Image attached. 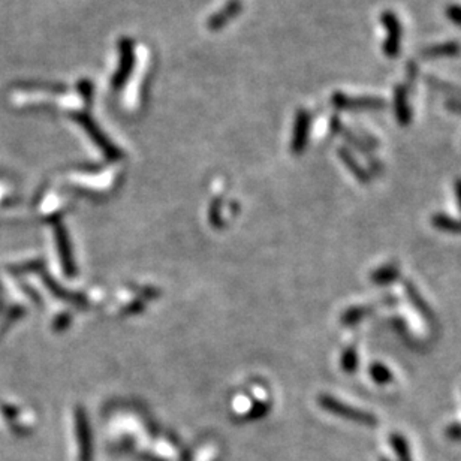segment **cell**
I'll use <instances>...</instances> for the list:
<instances>
[{"instance_id":"6da1fadb","label":"cell","mask_w":461,"mask_h":461,"mask_svg":"<svg viewBox=\"0 0 461 461\" xmlns=\"http://www.w3.org/2000/svg\"><path fill=\"white\" fill-rule=\"evenodd\" d=\"M318 403L324 410L329 412L331 415L343 418V420H346V421H352L358 425L373 428V427H378V424H379L378 418L373 413L363 410V409L354 408L351 405H346V403L340 401L339 398L329 396V394H321L318 397Z\"/></svg>"},{"instance_id":"7a4b0ae2","label":"cell","mask_w":461,"mask_h":461,"mask_svg":"<svg viewBox=\"0 0 461 461\" xmlns=\"http://www.w3.org/2000/svg\"><path fill=\"white\" fill-rule=\"evenodd\" d=\"M331 104L339 111H381L388 107L386 100L379 96H349L341 92L333 95Z\"/></svg>"},{"instance_id":"3957f363","label":"cell","mask_w":461,"mask_h":461,"mask_svg":"<svg viewBox=\"0 0 461 461\" xmlns=\"http://www.w3.org/2000/svg\"><path fill=\"white\" fill-rule=\"evenodd\" d=\"M381 23L386 32L382 51L388 59H397L401 50V36H403V27L398 20V16L394 11H383L381 14Z\"/></svg>"},{"instance_id":"277c9868","label":"cell","mask_w":461,"mask_h":461,"mask_svg":"<svg viewBox=\"0 0 461 461\" xmlns=\"http://www.w3.org/2000/svg\"><path fill=\"white\" fill-rule=\"evenodd\" d=\"M398 304V298L388 294L382 298H379L376 302H370V304H364V306H352L349 309H346L341 313V318L340 322L344 327H354L358 325L359 322H363L364 319H367L369 316H371L374 312H378L379 309H391L396 307Z\"/></svg>"},{"instance_id":"5b68a950","label":"cell","mask_w":461,"mask_h":461,"mask_svg":"<svg viewBox=\"0 0 461 461\" xmlns=\"http://www.w3.org/2000/svg\"><path fill=\"white\" fill-rule=\"evenodd\" d=\"M75 431L78 440V457L80 461H93V439L92 430L88 421V415L81 409L77 410L75 415Z\"/></svg>"},{"instance_id":"8992f818","label":"cell","mask_w":461,"mask_h":461,"mask_svg":"<svg viewBox=\"0 0 461 461\" xmlns=\"http://www.w3.org/2000/svg\"><path fill=\"white\" fill-rule=\"evenodd\" d=\"M403 291H405V295H406L408 301L412 304V307L418 312V314H420L427 324H435L436 322V314H435L433 309L430 307V304L425 301V298L421 295V292L418 291V287L415 286V283H412L410 280H403Z\"/></svg>"},{"instance_id":"52a82bcc","label":"cell","mask_w":461,"mask_h":461,"mask_svg":"<svg viewBox=\"0 0 461 461\" xmlns=\"http://www.w3.org/2000/svg\"><path fill=\"white\" fill-rule=\"evenodd\" d=\"M120 53H122V62H120V68L119 70L115 72V75L112 78V88L114 89H119L122 85L126 83V80L131 75V70L134 66V60H135V55H134V44L131 39H122L120 41Z\"/></svg>"},{"instance_id":"ba28073f","label":"cell","mask_w":461,"mask_h":461,"mask_svg":"<svg viewBox=\"0 0 461 461\" xmlns=\"http://www.w3.org/2000/svg\"><path fill=\"white\" fill-rule=\"evenodd\" d=\"M310 112L307 110H300L295 119V126H294V138L291 149L295 154H300L304 152L307 146V139H309V131H310Z\"/></svg>"},{"instance_id":"9c48e42d","label":"cell","mask_w":461,"mask_h":461,"mask_svg":"<svg viewBox=\"0 0 461 461\" xmlns=\"http://www.w3.org/2000/svg\"><path fill=\"white\" fill-rule=\"evenodd\" d=\"M393 102H394V114L398 124L403 127L409 126L412 122V108L409 104V90L406 89L405 84L396 85Z\"/></svg>"},{"instance_id":"30bf717a","label":"cell","mask_w":461,"mask_h":461,"mask_svg":"<svg viewBox=\"0 0 461 461\" xmlns=\"http://www.w3.org/2000/svg\"><path fill=\"white\" fill-rule=\"evenodd\" d=\"M339 157L343 165L349 169L351 174L363 184H369L371 181V172L359 164V161L352 154V152L346 147L339 149Z\"/></svg>"},{"instance_id":"8fae6325","label":"cell","mask_w":461,"mask_h":461,"mask_svg":"<svg viewBox=\"0 0 461 461\" xmlns=\"http://www.w3.org/2000/svg\"><path fill=\"white\" fill-rule=\"evenodd\" d=\"M461 54V44L457 41H446L421 50L420 55L423 59H448Z\"/></svg>"},{"instance_id":"7c38bea8","label":"cell","mask_w":461,"mask_h":461,"mask_svg":"<svg viewBox=\"0 0 461 461\" xmlns=\"http://www.w3.org/2000/svg\"><path fill=\"white\" fill-rule=\"evenodd\" d=\"M369 279L373 285H376V286H390L401 279L400 265L396 263L383 264L379 268L371 271Z\"/></svg>"},{"instance_id":"4fadbf2b","label":"cell","mask_w":461,"mask_h":461,"mask_svg":"<svg viewBox=\"0 0 461 461\" xmlns=\"http://www.w3.org/2000/svg\"><path fill=\"white\" fill-rule=\"evenodd\" d=\"M74 119L85 129L90 134V137L99 144L102 150L108 154V156H119V152L114 150V147L111 146V142H108L105 138H102L104 135L100 134V131L97 129V126L92 122V119L89 117L88 114H74Z\"/></svg>"},{"instance_id":"5bb4252c","label":"cell","mask_w":461,"mask_h":461,"mask_svg":"<svg viewBox=\"0 0 461 461\" xmlns=\"http://www.w3.org/2000/svg\"><path fill=\"white\" fill-rule=\"evenodd\" d=\"M241 9H243V5L240 0H231V2L226 4V6L222 11L214 14V16L208 20V23H207L208 28L210 31H221V28L233 20Z\"/></svg>"},{"instance_id":"9a60e30c","label":"cell","mask_w":461,"mask_h":461,"mask_svg":"<svg viewBox=\"0 0 461 461\" xmlns=\"http://www.w3.org/2000/svg\"><path fill=\"white\" fill-rule=\"evenodd\" d=\"M430 221H431V225H433L439 231H443V233L461 235V219L452 218V216L445 214V213H436L431 216Z\"/></svg>"},{"instance_id":"2e32d148","label":"cell","mask_w":461,"mask_h":461,"mask_svg":"<svg viewBox=\"0 0 461 461\" xmlns=\"http://www.w3.org/2000/svg\"><path fill=\"white\" fill-rule=\"evenodd\" d=\"M369 374L371 381L378 385H390L394 382V373L379 361H374L369 366Z\"/></svg>"},{"instance_id":"e0dca14e","label":"cell","mask_w":461,"mask_h":461,"mask_svg":"<svg viewBox=\"0 0 461 461\" xmlns=\"http://www.w3.org/2000/svg\"><path fill=\"white\" fill-rule=\"evenodd\" d=\"M390 445L393 451L397 455L398 461H413L412 460V452H410V446L406 438L401 433H391L390 435Z\"/></svg>"},{"instance_id":"ac0fdd59","label":"cell","mask_w":461,"mask_h":461,"mask_svg":"<svg viewBox=\"0 0 461 461\" xmlns=\"http://www.w3.org/2000/svg\"><path fill=\"white\" fill-rule=\"evenodd\" d=\"M425 83L433 90L445 93V95H450V96H452V99H460L461 97V89L457 88V85L451 84V83H446V81L439 80V78H436L433 75H427Z\"/></svg>"},{"instance_id":"d6986e66","label":"cell","mask_w":461,"mask_h":461,"mask_svg":"<svg viewBox=\"0 0 461 461\" xmlns=\"http://www.w3.org/2000/svg\"><path fill=\"white\" fill-rule=\"evenodd\" d=\"M340 364L343 371L346 373H355L358 366H359V356H358V351L355 348V344L351 346H346L341 358H340Z\"/></svg>"},{"instance_id":"ffe728a7","label":"cell","mask_w":461,"mask_h":461,"mask_svg":"<svg viewBox=\"0 0 461 461\" xmlns=\"http://www.w3.org/2000/svg\"><path fill=\"white\" fill-rule=\"evenodd\" d=\"M418 74H420V70H418V65L413 60H409L406 63V84H405L406 89L409 90V93L413 92Z\"/></svg>"},{"instance_id":"44dd1931","label":"cell","mask_w":461,"mask_h":461,"mask_svg":"<svg viewBox=\"0 0 461 461\" xmlns=\"http://www.w3.org/2000/svg\"><path fill=\"white\" fill-rule=\"evenodd\" d=\"M445 14L450 21H452L455 26L461 27V5L451 4L450 6H446Z\"/></svg>"},{"instance_id":"7402d4cb","label":"cell","mask_w":461,"mask_h":461,"mask_svg":"<svg viewBox=\"0 0 461 461\" xmlns=\"http://www.w3.org/2000/svg\"><path fill=\"white\" fill-rule=\"evenodd\" d=\"M445 436L452 442H461V423H451L445 428Z\"/></svg>"},{"instance_id":"603a6c76","label":"cell","mask_w":461,"mask_h":461,"mask_svg":"<svg viewBox=\"0 0 461 461\" xmlns=\"http://www.w3.org/2000/svg\"><path fill=\"white\" fill-rule=\"evenodd\" d=\"M445 107L448 108L450 112L452 114H457V115H461V99H450V100H446V104Z\"/></svg>"},{"instance_id":"cb8c5ba5","label":"cell","mask_w":461,"mask_h":461,"mask_svg":"<svg viewBox=\"0 0 461 461\" xmlns=\"http://www.w3.org/2000/svg\"><path fill=\"white\" fill-rule=\"evenodd\" d=\"M454 194H455V199L458 204V210L461 213V177L455 179V181H454Z\"/></svg>"},{"instance_id":"d4e9b609","label":"cell","mask_w":461,"mask_h":461,"mask_svg":"<svg viewBox=\"0 0 461 461\" xmlns=\"http://www.w3.org/2000/svg\"><path fill=\"white\" fill-rule=\"evenodd\" d=\"M379 461H391V460H390V458H385V457H381Z\"/></svg>"}]
</instances>
